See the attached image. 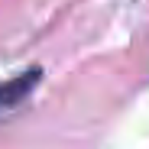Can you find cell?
<instances>
[{"label": "cell", "mask_w": 149, "mask_h": 149, "mask_svg": "<svg viewBox=\"0 0 149 149\" xmlns=\"http://www.w3.org/2000/svg\"><path fill=\"white\" fill-rule=\"evenodd\" d=\"M39 78H42V71L39 68H29V71L16 74V78L3 81V84H0V113L10 110V107H16L26 94H33V88L39 84Z\"/></svg>", "instance_id": "obj_1"}]
</instances>
